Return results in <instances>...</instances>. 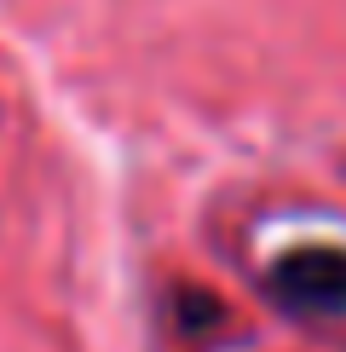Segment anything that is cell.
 <instances>
[{"label": "cell", "instance_id": "cell-1", "mask_svg": "<svg viewBox=\"0 0 346 352\" xmlns=\"http://www.w3.org/2000/svg\"><path fill=\"white\" fill-rule=\"evenodd\" d=\"M271 289L300 312H346V248H295L277 260Z\"/></svg>", "mask_w": 346, "mask_h": 352}]
</instances>
